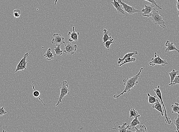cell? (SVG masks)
<instances>
[{
  "label": "cell",
  "instance_id": "1",
  "mask_svg": "<svg viewBox=\"0 0 179 132\" xmlns=\"http://www.w3.org/2000/svg\"><path fill=\"white\" fill-rule=\"evenodd\" d=\"M144 69L143 68H141L138 73L135 76L132 77L126 78L125 79L123 80V81L124 82L123 85L125 86L124 91L121 93L119 94V95H114L113 98H115V99H118L120 96L123 95L125 93L130 92L132 89L134 88L135 86H137V83H138L139 78L140 77L141 72H142V70H144Z\"/></svg>",
  "mask_w": 179,
  "mask_h": 132
},
{
  "label": "cell",
  "instance_id": "2",
  "mask_svg": "<svg viewBox=\"0 0 179 132\" xmlns=\"http://www.w3.org/2000/svg\"><path fill=\"white\" fill-rule=\"evenodd\" d=\"M163 15H160L159 11L155 9L151 13V19L154 24L159 25L163 29H165L166 26L165 22L163 19Z\"/></svg>",
  "mask_w": 179,
  "mask_h": 132
},
{
  "label": "cell",
  "instance_id": "3",
  "mask_svg": "<svg viewBox=\"0 0 179 132\" xmlns=\"http://www.w3.org/2000/svg\"><path fill=\"white\" fill-rule=\"evenodd\" d=\"M69 94V85L67 84V81H64L62 82V85L60 88V94L58 98L57 103L55 105L56 106H59V103H62V99L67 95Z\"/></svg>",
  "mask_w": 179,
  "mask_h": 132
},
{
  "label": "cell",
  "instance_id": "4",
  "mask_svg": "<svg viewBox=\"0 0 179 132\" xmlns=\"http://www.w3.org/2000/svg\"><path fill=\"white\" fill-rule=\"evenodd\" d=\"M160 87V85H159L158 87H155V88L154 89V91L155 93V94H156V95L158 96L159 97V99H160L161 102V103L163 105V108H164L165 113V121L166 123L168 124H172V121L171 120L170 118L168 117L167 116V111L166 110L165 106L164 103H163V98H162V93L161 91Z\"/></svg>",
  "mask_w": 179,
  "mask_h": 132
},
{
  "label": "cell",
  "instance_id": "5",
  "mask_svg": "<svg viewBox=\"0 0 179 132\" xmlns=\"http://www.w3.org/2000/svg\"><path fill=\"white\" fill-rule=\"evenodd\" d=\"M30 54L29 53H26L23 56L21 60L19 61V64L17 66L15 72L19 71H23L26 69V66L28 61H27V58Z\"/></svg>",
  "mask_w": 179,
  "mask_h": 132
},
{
  "label": "cell",
  "instance_id": "6",
  "mask_svg": "<svg viewBox=\"0 0 179 132\" xmlns=\"http://www.w3.org/2000/svg\"><path fill=\"white\" fill-rule=\"evenodd\" d=\"M168 64L166 61L162 59L160 56L157 55L156 52H155V58H152L151 61L149 63V64L152 66H154L155 65L165 66Z\"/></svg>",
  "mask_w": 179,
  "mask_h": 132
},
{
  "label": "cell",
  "instance_id": "7",
  "mask_svg": "<svg viewBox=\"0 0 179 132\" xmlns=\"http://www.w3.org/2000/svg\"><path fill=\"white\" fill-rule=\"evenodd\" d=\"M122 5V7L124 11H126L129 15H132L135 13L141 12V11L136 9L133 6H129L125 2H123L121 0H117Z\"/></svg>",
  "mask_w": 179,
  "mask_h": 132
},
{
  "label": "cell",
  "instance_id": "8",
  "mask_svg": "<svg viewBox=\"0 0 179 132\" xmlns=\"http://www.w3.org/2000/svg\"><path fill=\"white\" fill-rule=\"evenodd\" d=\"M77 45H72L70 43H68L65 45L64 51L66 54L74 55L77 50Z\"/></svg>",
  "mask_w": 179,
  "mask_h": 132
},
{
  "label": "cell",
  "instance_id": "9",
  "mask_svg": "<svg viewBox=\"0 0 179 132\" xmlns=\"http://www.w3.org/2000/svg\"><path fill=\"white\" fill-rule=\"evenodd\" d=\"M53 36H54V38L52 41V44L56 45H62L65 44L64 37L61 34H54Z\"/></svg>",
  "mask_w": 179,
  "mask_h": 132
},
{
  "label": "cell",
  "instance_id": "10",
  "mask_svg": "<svg viewBox=\"0 0 179 132\" xmlns=\"http://www.w3.org/2000/svg\"><path fill=\"white\" fill-rule=\"evenodd\" d=\"M145 8L141 10L142 12V16L147 17L151 16V13L154 10V6L152 4L150 5H145Z\"/></svg>",
  "mask_w": 179,
  "mask_h": 132
},
{
  "label": "cell",
  "instance_id": "11",
  "mask_svg": "<svg viewBox=\"0 0 179 132\" xmlns=\"http://www.w3.org/2000/svg\"><path fill=\"white\" fill-rule=\"evenodd\" d=\"M74 27H72V32H68V35L70 36V38L69 39L68 41L69 42H72L73 41L77 42L78 40V36L79 34V32H76L75 31Z\"/></svg>",
  "mask_w": 179,
  "mask_h": 132
},
{
  "label": "cell",
  "instance_id": "12",
  "mask_svg": "<svg viewBox=\"0 0 179 132\" xmlns=\"http://www.w3.org/2000/svg\"><path fill=\"white\" fill-rule=\"evenodd\" d=\"M111 3L112 4L113 6L117 10L118 13L122 15H124L125 14V11L123 10L122 5L119 3L118 1L117 0H113V2H111Z\"/></svg>",
  "mask_w": 179,
  "mask_h": 132
},
{
  "label": "cell",
  "instance_id": "13",
  "mask_svg": "<svg viewBox=\"0 0 179 132\" xmlns=\"http://www.w3.org/2000/svg\"><path fill=\"white\" fill-rule=\"evenodd\" d=\"M165 46L167 47L165 51V52H169L175 50L179 54V50L176 48L173 42H170L169 41H167L165 43Z\"/></svg>",
  "mask_w": 179,
  "mask_h": 132
},
{
  "label": "cell",
  "instance_id": "14",
  "mask_svg": "<svg viewBox=\"0 0 179 132\" xmlns=\"http://www.w3.org/2000/svg\"><path fill=\"white\" fill-rule=\"evenodd\" d=\"M137 54H138L137 52L135 51V50H134L133 52L128 53L127 54H125V55L124 56V57L122 58H119L118 59V64H120L123 61L125 60L127 58L131 57L133 56V55H137Z\"/></svg>",
  "mask_w": 179,
  "mask_h": 132
},
{
  "label": "cell",
  "instance_id": "15",
  "mask_svg": "<svg viewBox=\"0 0 179 132\" xmlns=\"http://www.w3.org/2000/svg\"><path fill=\"white\" fill-rule=\"evenodd\" d=\"M161 103H159L158 100L155 103V105L153 106V108H154L157 110H158V111L160 112L161 115L162 116H164V114H163V108H162Z\"/></svg>",
  "mask_w": 179,
  "mask_h": 132
},
{
  "label": "cell",
  "instance_id": "16",
  "mask_svg": "<svg viewBox=\"0 0 179 132\" xmlns=\"http://www.w3.org/2000/svg\"><path fill=\"white\" fill-rule=\"evenodd\" d=\"M44 57L47 60L50 61L54 59V55L51 51V49L49 48L47 50L46 53L44 55Z\"/></svg>",
  "mask_w": 179,
  "mask_h": 132
},
{
  "label": "cell",
  "instance_id": "17",
  "mask_svg": "<svg viewBox=\"0 0 179 132\" xmlns=\"http://www.w3.org/2000/svg\"><path fill=\"white\" fill-rule=\"evenodd\" d=\"M140 123V122L139 121L137 118H135L134 119L132 120V122H131L130 125H128V129H134L135 127L139 125Z\"/></svg>",
  "mask_w": 179,
  "mask_h": 132
},
{
  "label": "cell",
  "instance_id": "18",
  "mask_svg": "<svg viewBox=\"0 0 179 132\" xmlns=\"http://www.w3.org/2000/svg\"><path fill=\"white\" fill-rule=\"evenodd\" d=\"M130 118L132 117L138 118L141 116L138 113V112H137L135 109L133 108L130 110Z\"/></svg>",
  "mask_w": 179,
  "mask_h": 132
},
{
  "label": "cell",
  "instance_id": "19",
  "mask_svg": "<svg viewBox=\"0 0 179 132\" xmlns=\"http://www.w3.org/2000/svg\"><path fill=\"white\" fill-rule=\"evenodd\" d=\"M109 32L106 29L103 30V37H102V41H103V44H104L106 41H108L111 38V36H109L108 34Z\"/></svg>",
  "mask_w": 179,
  "mask_h": 132
},
{
  "label": "cell",
  "instance_id": "20",
  "mask_svg": "<svg viewBox=\"0 0 179 132\" xmlns=\"http://www.w3.org/2000/svg\"><path fill=\"white\" fill-rule=\"evenodd\" d=\"M127 125V123H123L122 125L121 126H119L118 127V131L119 132H131L132 131H128L127 129H128V126H126Z\"/></svg>",
  "mask_w": 179,
  "mask_h": 132
},
{
  "label": "cell",
  "instance_id": "21",
  "mask_svg": "<svg viewBox=\"0 0 179 132\" xmlns=\"http://www.w3.org/2000/svg\"><path fill=\"white\" fill-rule=\"evenodd\" d=\"M136 60V59L135 58H132L131 57L127 58L125 60L123 61L122 63H121V64L118 65L117 66H122L124 64H126V63H130V62L131 63H133V62L135 61Z\"/></svg>",
  "mask_w": 179,
  "mask_h": 132
},
{
  "label": "cell",
  "instance_id": "22",
  "mask_svg": "<svg viewBox=\"0 0 179 132\" xmlns=\"http://www.w3.org/2000/svg\"><path fill=\"white\" fill-rule=\"evenodd\" d=\"M54 51H55V55L60 56L63 54V51L61 49V45H57L54 47Z\"/></svg>",
  "mask_w": 179,
  "mask_h": 132
},
{
  "label": "cell",
  "instance_id": "23",
  "mask_svg": "<svg viewBox=\"0 0 179 132\" xmlns=\"http://www.w3.org/2000/svg\"><path fill=\"white\" fill-rule=\"evenodd\" d=\"M171 107L172 108V113H177L179 114V104L178 103H175L174 105H172Z\"/></svg>",
  "mask_w": 179,
  "mask_h": 132
},
{
  "label": "cell",
  "instance_id": "24",
  "mask_svg": "<svg viewBox=\"0 0 179 132\" xmlns=\"http://www.w3.org/2000/svg\"><path fill=\"white\" fill-rule=\"evenodd\" d=\"M179 74V70L176 71L175 69H173V70L169 73V76L170 77L171 82H172L173 81L176 76Z\"/></svg>",
  "mask_w": 179,
  "mask_h": 132
},
{
  "label": "cell",
  "instance_id": "25",
  "mask_svg": "<svg viewBox=\"0 0 179 132\" xmlns=\"http://www.w3.org/2000/svg\"><path fill=\"white\" fill-rule=\"evenodd\" d=\"M134 130L135 129V131H134V132H147V129H146V127L143 125H141L140 126L138 127V128L137 127H135L134 128Z\"/></svg>",
  "mask_w": 179,
  "mask_h": 132
},
{
  "label": "cell",
  "instance_id": "26",
  "mask_svg": "<svg viewBox=\"0 0 179 132\" xmlns=\"http://www.w3.org/2000/svg\"><path fill=\"white\" fill-rule=\"evenodd\" d=\"M147 95L149 97L148 103L150 104H153L158 100V99H157L156 96H152L148 93H147Z\"/></svg>",
  "mask_w": 179,
  "mask_h": 132
},
{
  "label": "cell",
  "instance_id": "27",
  "mask_svg": "<svg viewBox=\"0 0 179 132\" xmlns=\"http://www.w3.org/2000/svg\"><path fill=\"white\" fill-rule=\"evenodd\" d=\"M175 125L176 128V130L175 132H177L179 129V116H177L175 118L174 120L173 123Z\"/></svg>",
  "mask_w": 179,
  "mask_h": 132
},
{
  "label": "cell",
  "instance_id": "28",
  "mask_svg": "<svg viewBox=\"0 0 179 132\" xmlns=\"http://www.w3.org/2000/svg\"><path fill=\"white\" fill-rule=\"evenodd\" d=\"M114 43V39H112V37L108 41H106V42L104 44L105 47L107 48V50H109L110 49V45L111 44Z\"/></svg>",
  "mask_w": 179,
  "mask_h": 132
},
{
  "label": "cell",
  "instance_id": "29",
  "mask_svg": "<svg viewBox=\"0 0 179 132\" xmlns=\"http://www.w3.org/2000/svg\"><path fill=\"white\" fill-rule=\"evenodd\" d=\"M179 84V74L177 75L173 81L171 82L170 83L168 84V86H171V85H176V84Z\"/></svg>",
  "mask_w": 179,
  "mask_h": 132
},
{
  "label": "cell",
  "instance_id": "30",
  "mask_svg": "<svg viewBox=\"0 0 179 132\" xmlns=\"http://www.w3.org/2000/svg\"><path fill=\"white\" fill-rule=\"evenodd\" d=\"M144 1H147V2H150V3L151 4L153 5L154 6H156L157 8L161 10H163V9L161 8V6H158L155 0H144Z\"/></svg>",
  "mask_w": 179,
  "mask_h": 132
},
{
  "label": "cell",
  "instance_id": "31",
  "mask_svg": "<svg viewBox=\"0 0 179 132\" xmlns=\"http://www.w3.org/2000/svg\"><path fill=\"white\" fill-rule=\"evenodd\" d=\"M21 11L19 9H15L14 10V13H13V15H14V17L16 18V19H18L19 17L21 15Z\"/></svg>",
  "mask_w": 179,
  "mask_h": 132
},
{
  "label": "cell",
  "instance_id": "32",
  "mask_svg": "<svg viewBox=\"0 0 179 132\" xmlns=\"http://www.w3.org/2000/svg\"><path fill=\"white\" fill-rule=\"evenodd\" d=\"M33 89H34V91L33 93V96L35 98H39L40 95V93L38 91L36 90L34 88V86H33Z\"/></svg>",
  "mask_w": 179,
  "mask_h": 132
},
{
  "label": "cell",
  "instance_id": "33",
  "mask_svg": "<svg viewBox=\"0 0 179 132\" xmlns=\"http://www.w3.org/2000/svg\"><path fill=\"white\" fill-rule=\"evenodd\" d=\"M7 112L5 111L4 107H0V116H1L6 114Z\"/></svg>",
  "mask_w": 179,
  "mask_h": 132
},
{
  "label": "cell",
  "instance_id": "34",
  "mask_svg": "<svg viewBox=\"0 0 179 132\" xmlns=\"http://www.w3.org/2000/svg\"><path fill=\"white\" fill-rule=\"evenodd\" d=\"M176 7L178 10V13L179 17V2H176Z\"/></svg>",
  "mask_w": 179,
  "mask_h": 132
},
{
  "label": "cell",
  "instance_id": "35",
  "mask_svg": "<svg viewBox=\"0 0 179 132\" xmlns=\"http://www.w3.org/2000/svg\"><path fill=\"white\" fill-rule=\"evenodd\" d=\"M58 0H55V2H54V5H56L57 4V2Z\"/></svg>",
  "mask_w": 179,
  "mask_h": 132
},
{
  "label": "cell",
  "instance_id": "36",
  "mask_svg": "<svg viewBox=\"0 0 179 132\" xmlns=\"http://www.w3.org/2000/svg\"><path fill=\"white\" fill-rule=\"evenodd\" d=\"M176 1H177V2H179V0H176Z\"/></svg>",
  "mask_w": 179,
  "mask_h": 132
},
{
  "label": "cell",
  "instance_id": "37",
  "mask_svg": "<svg viewBox=\"0 0 179 132\" xmlns=\"http://www.w3.org/2000/svg\"><path fill=\"white\" fill-rule=\"evenodd\" d=\"M178 132H179V130L178 131Z\"/></svg>",
  "mask_w": 179,
  "mask_h": 132
}]
</instances>
